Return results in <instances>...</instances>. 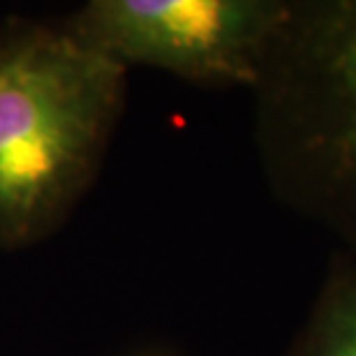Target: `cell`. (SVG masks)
<instances>
[{"label":"cell","mask_w":356,"mask_h":356,"mask_svg":"<svg viewBox=\"0 0 356 356\" xmlns=\"http://www.w3.org/2000/svg\"><path fill=\"white\" fill-rule=\"evenodd\" d=\"M0 42H3V26H0Z\"/></svg>","instance_id":"cell-5"},{"label":"cell","mask_w":356,"mask_h":356,"mask_svg":"<svg viewBox=\"0 0 356 356\" xmlns=\"http://www.w3.org/2000/svg\"><path fill=\"white\" fill-rule=\"evenodd\" d=\"M284 356H356V261L333 252L317 298Z\"/></svg>","instance_id":"cell-4"},{"label":"cell","mask_w":356,"mask_h":356,"mask_svg":"<svg viewBox=\"0 0 356 356\" xmlns=\"http://www.w3.org/2000/svg\"><path fill=\"white\" fill-rule=\"evenodd\" d=\"M287 10L289 0H90L65 28L125 67L252 90Z\"/></svg>","instance_id":"cell-3"},{"label":"cell","mask_w":356,"mask_h":356,"mask_svg":"<svg viewBox=\"0 0 356 356\" xmlns=\"http://www.w3.org/2000/svg\"><path fill=\"white\" fill-rule=\"evenodd\" d=\"M252 95L268 190L356 261V0H289Z\"/></svg>","instance_id":"cell-2"},{"label":"cell","mask_w":356,"mask_h":356,"mask_svg":"<svg viewBox=\"0 0 356 356\" xmlns=\"http://www.w3.org/2000/svg\"><path fill=\"white\" fill-rule=\"evenodd\" d=\"M125 92L127 67L65 24L3 26L0 250H24L67 222L99 174Z\"/></svg>","instance_id":"cell-1"}]
</instances>
